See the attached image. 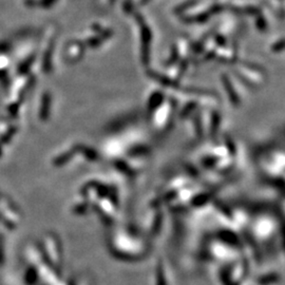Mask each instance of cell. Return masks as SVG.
<instances>
[{
    "instance_id": "obj_11",
    "label": "cell",
    "mask_w": 285,
    "mask_h": 285,
    "mask_svg": "<svg viewBox=\"0 0 285 285\" xmlns=\"http://www.w3.org/2000/svg\"><path fill=\"white\" fill-rule=\"evenodd\" d=\"M213 42L219 49H226L227 40L222 35V34H215V35L213 36Z\"/></svg>"
},
{
    "instance_id": "obj_9",
    "label": "cell",
    "mask_w": 285,
    "mask_h": 285,
    "mask_svg": "<svg viewBox=\"0 0 285 285\" xmlns=\"http://www.w3.org/2000/svg\"><path fill=\"white\" fill-rule=\"evenodd\" d=\"M180 57H181L180 49H179V47L176 45V46L172 47V50H171V54H170V57H169V59L167 60L166 65H168V66H172V65H174V64L178 63V62H179V59H180Z\"/></svg>"
},
{
    "instance_id": "obj_6",
    "label": "cell",
    "mask_w": 285,
    "mask_h": 285,
    "mask_svg": "<svg viewBox=\"0 0 285 285\" xmlns=\"http://www.w3.org/2000/svg\"><path fill=\"white\" fill-rule=\"evenodd\" d=\"M221 125V114L219 111H212L211 119H210V134L215 135L219 131Z\"/></svg>"
},
{
    "instance_id": "obj_15",
    "label": "cell",
    "mask_w": 285,
    "mask_h": 285,
    "mask_svg": "<svg viewBox=\"0 0 285 285\" xmlns=\"http://www.w3.org/2000/svg\"><path fill=\"white\" fill-rule=\"evenodd\" d=\"M194 124H195V132L197 136L203 135V126H202V119L198 115H195L194 117Z\"/></svg>"
},
{
    "instance_id": "obj_4",
    "label": "cell",
    "mask_w": 285,
    "mask_h": 285,
    "mask_svg": "<svg viewBox=\"0 0 285 285\" xmlns=\"http://www.w3.org/2000/svg\"><path fill=\"white\" fill-rule=\"evenodd\" d=\"M147 73H148L149 77H151V79L154 81H157L160 85L163 86V87L171 88V89H176L179 87V82L175 81L174 79H171V77L163 75L161 73H158V72L152 71V70H148L147 71Z\"/></svg>"
},
{
    "instance_id": "obj_7",
    "label": "cell",
    "mask_w": 285,
    "mask_h": 285,
    "mask_svg": "<svg viewBox=\"0 0 285 285\" xmlns=\"http://www.w3.org/2000/svg\"><path fill=\"white\" fill-rule=\"evenodd\" d=\"M197 108V101L193 100V101H189L187 105L184 107V109L181 111V118H187L189 116H191L193 112L196 110Z\"/></svg>"
},
{
    "instance_id": "obj_12",
    "label": "cell",
    "mask_w": 285,
    "mask_h": 285,
    "mask_svg": "<svg viewBox=\"0 0 285 285\" xmlns=\"http://www.w3.org/2000/svg\"><path fill=\"white\" fill-rule=\"evenodd\" d=\"M225 149L228 150L229 154L236 155L237 153V147L235 142L232 141L229 136H225Z\"/></svg>"
},
{
    "instance_id": "obj_16",
    "label": "cell",
    "mask_w": 285,
    "mask_h": 285,
    "mask_svg": "<svg viewBox=\"0 0 285 285\" xmlns=\"http://www.w3.org/2000/svg\"><path fill=\"white\" fill-rule=\"evenodd\" d=\"M283 48H284V41L282 38L276 41L275 44L272 46V50L273 52H275V53H279V52L283 51Z\"/></svg>"
},
{
    "instance_id": "obj_1",
    "label": "cell",
    "mask_w": 285,
    "mask_h": 285,
    "mask_svg": "<svg viewBox=\"0 0 285 285\" xmlns=\"http://www.w3.org/2000/svg\"><path fill=\"white\" fill-rule=\"evenodd\" d=\"M136 21L139 22L141 31V42H142V62L145 66H148L150 62L151 54V42H152V31L144 17L140 14H136Z\"/></svg>"
},
{
    "instance_id": "obj_5",
    "label": "cell",
    "mask_w": 285,
    "mask_h": 285,
    "mask_svg": "<svg viewBox=\"0 0 285 285\" xmlns=\"http://www.w3.org/2000/svg\"><path fill=\"white\" fill-rule=\"evenodd\" d=\"M76 150H80L82 153L85 154L86 158H87L90 161H92V162L97 161L98 158H99L98 153L95 151V149L91 148V147L86 146V145H77Z\"/></svg>"
},
{
    "instance_id": "obj_13",
    "label": "cell",
    "mask_w": 285,
    "mask_h": 285,
    "mask_svg": "<svg viewBox=\"0 0 285 285\" xmlns=\"http://www.w3.org/2000/svg\"><path fill=\"white\" fill-rule=\"evenodd\" d=\"M149 147H147L145 145H137L134 146L133 148L130 151V154L132 155H141V154H145V153H148L149 152Z\"/></svg>"
},
{
    "instance_id": "obj_3",
    "label": "cell",
    "mask_w": 285,
    "mask_h": 285,
    "mask_svg": "<svg viewBox=\"0 0 285 285\" xmlns=\"http://www.w3.org/2000/svg\"><path fill=\"white\" fill-rule=\"evenodd\" d=\"M164 99H165V93L162 91H155L153 92L147 102V113L148 115L157 112L163 105Z\"/></svg>"
},
{
    "instance_id": "obj_2",
    "label": "cell",
    "mask_w": 285,
    "mask_h": 285,
    "mask_svg": "<svg viewBox=\"0 0 285 285\" xmlns=\"http://www.w3.org/2000/svg\"><path fill=\"white\" fill-rule=\"evenodd\" d=\"M221 80H222L223 87H224V89H225V91H226V93H227V95H228L229 101H230L234 106H239L240 103H241L240 96H239V94L237 93V90H236V88L234 87V84L231 83V81H230V79L228 77V75L223 74L222 77H221Z\"/></svg>"
},
{
    "instance_id": "obj_14",
    "label": "cell",
    "mask_w": 285,
    "mask_h": 285,
    "mask_svg": "<svg viewBox=\"0 0 285 285\" xmlns=\"http://www.w3.org/2000/svg\"><path fill=\"white\" fill-rule=\"evenodd\" d=\"M256 27H257L258 30H260V31H265L267 29V21H266V19L264 18V16L262 14L257 16Z\"/></svg>"
},
{
    "instance_id": "obj_10",
    "label": "cell",
    "mask_w": 285,
    "mask_h": 285,
    "mask_svg": "<svg viewBox=\"0 0 285 285\" xmlns=\"http://www.w3.org/2000/svg\"><path fill=\"white\" fill-rule=\"evenodd\" d=\"M103 41H105V40H103L99 35H96V36L89 37L87 39V41H86V45H87L88 47H90L91 49H95V48L100 47L102 45Z\"/></svg>"
},
{
    "instance_id": "obj_8",
    "label": "cell",
    "mask_w": 285,
    "mask_h": 285,
    "mask_svg": "<svg viewBox=\"0 0 285 285\" xmlns=\"http://www.w3.org/2000/svg\"><path fill=\"white\" fill-rule=\"evenodd\" d=\"M198 2V0H187V1L181 3L180 5H178V7L175 10V12L179 15H182L185 11L189 10V8L193 7L196 3Z\"/></svg>"
}]
</instances>
